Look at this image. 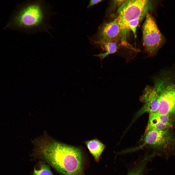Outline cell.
Masks as SVG:
<instances>
[{"instance_id": "7", "label": "cell", "mask_w": 175, "mask_h": 175, "mask_svg": "<svg viewBox=\"0 0 175 175\" xmlns=\"http://www.w3.org/2000/svg\"><path fill=\"white\" fill-rule=\"evenodd\" d=\"M141 98L145 103L144 111L147 112L149 114L157 112L159 105V97L154 86H146Z\"/></svg>"}, {"instance_id": "5", "label": "cell", "mask_w": 175, "mask_h": 175, "mask_svg": "<svg viewBox=\"0 0 175 175\" xmlns=\"http://www.w3.org/2000/svg\"><path fill=\"white\" fill-rule=\"evenodd\" d=\"M142 30L143 45L148 53L153 55L163 43L164 38L154 18L148 12Z\"/></svg>"}, {"instance_id": "1", "label": "cell", "mask_w": 175, "mask_h": 175, "mask_svg": "<svg viewBox=\"0 0 175 175\" xmlns=\"http://www.w3.org/2000/svg\"><path fill=\"white\" fill-rule=\"evenodd\" d=\"M34 152L37 158L63 175H84L83 155L79 148L47 136L38 142Z\"/></svg>"}, {"instance_id": "14", "label": "cell", "mask_w": 175, "mask_h": 175, "mask_svg": "<svg viewBox=\"0 0 175 175\" xmlns=\"http://www.w3.org/2000/svg\"><path fill=\"white\" fill-rule=\"evenodd\" d=\"M103 1V0H90L87 6V8H89L90 7L101 2Z\"/></svg>"}, {"instance_id": "10", "label": "cell", "mask_w": 175, "mask_h": 175, "mask_svg": "<svg viewBox=\"0 0 175 175\" xmlns=\"http://www.w3.org/2000/svg\"><path fill=\"white\" fill-rule=\"evenodd\" d=\"M154 157L152 153L145 156L130 170L127 175H145V169L148 162Z\"/></svg>"}, {"instance_id": "15", "label": "cell", "mask_w": 175, "mask_h": 175, "mask_svg": "<svg viewBox=\"0 0 175 175\" xmlns=\"http://www.w3.org/2000/svg\"><path fill=\"white\" fill-rule=\"evenodd\" d=\"M126 0H114V4L115 6H120Z\"/></svg>"}, {"instance_id": "11", "label": "cell", "mask_w": 175, "mask_h": 175, "mask_svg": "<svg viewBox=\"0 0 175 175\" xmlns=\"http://www.w3.org/2000/svg\"><path fill=\"white\" fill-rule=\"evenodd\" d=\"M149 114L148 124L145 131L150 130H165L170 126L161 122L158 118L156 113Z\"/></svg>"}, {"instance_id": "3", "label": "cell", "mask_w": 175, "mask_h": 175, "mask_svg": "<svg viewBox=\"0 0 175 175\" xmlns=\"http://www.w3.org/2000/svg\"><path fill=\"white\" fill-rule=\"evenodd\" d=\"M150 3L146 0H126L118 8L117 18L121 32V45L132 48L127 40L129 30V23L133 20L139 17L142 18L146 14L150 8Z\"/></svg>"}, {"instance_id": "12", "label": "cell", "mask_w": 175, "mask_h": 175, "mask_svg": "<svg viewBox=\"0 0 175 175\" xmlns=\"http://www.w3.org/2000/svg\"><path fill=\"white\" fill-rule=\"evenodd\" d=\"M39 169L35 168L33 175H54L52 172L49 166L44 162H40Z\"/></svg>"}, {"instance_id": "6", "label": "cell", "mask_w": 175, "mask_h": 175, "mask_svg": "<svg viewBox=\"0 0 175 175\" xmlns=\"http://www.w3.org/2000/svg\"><path fill=\"white\" fill-rule=\"evenodd\" d=\"M98 35L97 41L114 40L120 42L121 32L117 17L103 24L98 29Z\"/></svg>"}, {"instance_id": "2", "label": "cell", "mask_w": 175, "mask_h": 175, "mask_svg": "<svg viewBox=\"0 0 175 175\" xmlns=\"http://www.w3.org/2000/svg\"><path fill=\"white\" fill-rule=\"evenodd\" d=\"M55 14L46 0L26 1L17 7L6 27L28 35L45 32L52 36L51 21Z\"/></svg>"}, {"instance_id": "4", "label": "cell", "mask_w": 175, "mask_h": 175, "mask_svg": "<svg viewBox=\"0 0 175 175\" xmlns=\"http://www.w3.org/2000/svg\"><path fill=\"white\" fill-rule=\"evenodd\" d=\"M159 97V105L157 113L169 115L175 114V84L165 79H157L155 81Z\"/></svg>"}, {"instance_id": "13", "label": "cell", "mask_w": 175, "mask_h": 175, "mask_svg": "<svg viewBox=\"0 0 175 175\" xmlns=\"http://www.w3.org/2000/svg\"><path fill=\"white\" fill-rule=\"evenodd\" d=\"M141 18V17L137 18L130 21L129 23V28L132 31L135 38L136 37L137 28Z\"/></svg>"}, {"instance_id": "8", "label": "cell", "mask_w": 175, "mask_h": 175, "mask_svg": "<svg viewBox=\"0 0 175 175\" xmlns=\"http://www.w3.org/2000/svg\"><path fill=\"white\" fill-rule=\"evenodd\" d=\"M94 42L99 44L105 52L95 54L94 56L99 57L102 61L109 55L116 52L118 50L120 42L114 41H95Z\"/></svg>"}, {"instance_id": "9", "label": "cell", "mask_w": 175, "mask_h": 175, "mask_svg": "<svg viewBox=\"0 0 175 175\" xmlns=\"http://www.w3.org/2000/svg\"><path fill=\"white\" fill-rule=\"evenodd\" d=\"M95 160L99 161L101 155L105 148V145L96 138L84 142Z\"/></svg>"}]
</instances>
